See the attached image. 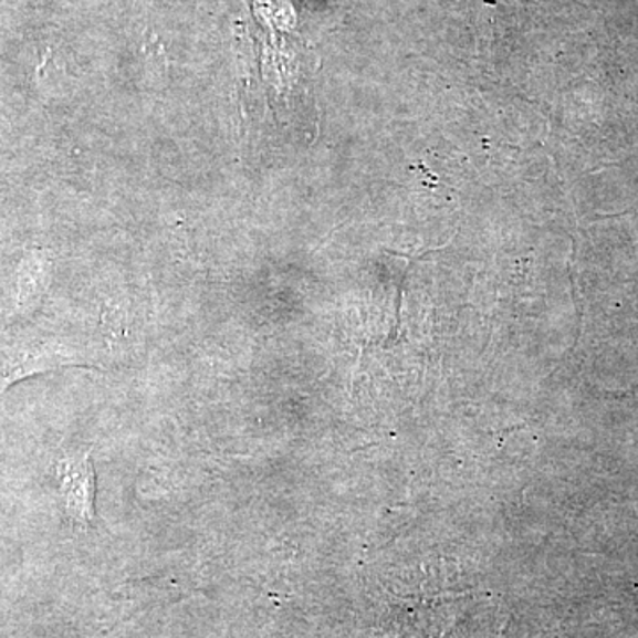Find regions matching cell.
<instances>
[{"label": "cell", "mask_w": 638, "mask_h": 638, "mask_svg": "<svg viewBox=\"0 0 638 638\" xmlns=\"http://www.w3.org/2000/svg\"><path fill=\"white\" fill-rule=\"evenodd\" d=\"M67 508L75 516L87 520L93 509V472L90 464H67L64 470Z\"/></svg>", "instance_id": "1"}]
</instances>
